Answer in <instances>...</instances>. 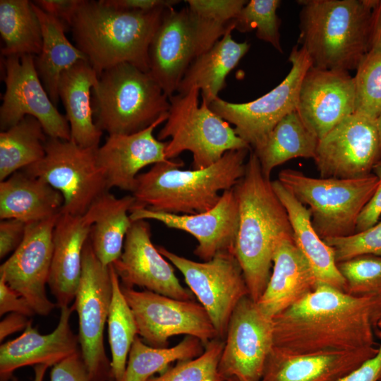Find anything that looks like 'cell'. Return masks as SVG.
<instances>
[{
	"instance_id": "6da1fadb",
	"label": "cell",
	"mask_w": 381,
	"mask_h": 381,
	"mask_svg": "<svg viewBox=\"0 0 381 381\" xmlns=\"http://www.w3.org/2000/svg\"><path fill=\"white\" fill-rule=\"evenodd\" d=\"M375 298L318 284L273 318L274 346L294 353L377 347L370 318Z\"/></svg>"
},
{
	"instance_id": "7a4b0ae2",
	"label": "cell",
	"mask_w": 381,
	"mask_h": 381,
	"mask_svg": "<svg viewBox=\"0 0 381 381\" xmlns=\"http://www.w3.org/2000/svg\"><path fill=\"white\" fill-rule=\"evenodd\" d=\"M234 190L239 210L234 254L242 269L249 296L257 302L270 279L276 245L281 238L293 236L292 229L272 181L262 174L253 150L244 175Z\"/></svg>"
},
{
	"instance_id": "3957f363",
	"label": "cell",
	"mask_w": 381,
	"mask_h": 381,
	"mask_svg": "<svg viewBox=\"0 0 381 381\" xmlns=\"http://www.w3.org/2000/svg\"><path fill=\"white\" fill-rule=\"evenodd\" d=\"M250 150L226 152L203 169H181L182 160L155 164L136 179L132 195L134 207L176 214H194L214 207L222 193L233 188L243 177Z\"/></svg>"
},
{
	"instance_id": "277c9868",
	"label": "cell",
	"mask_w": 381,
	"mask_h": 381,
	"mask_svg": "<svg viewBox=\"0 0 381 381\" xmlns=\"http://www.w3.org/2000/svg\"><path fill=\"white\" fill-rule=\"evenodd\" d=\"M166 8L128 11L81 0L70 27L98 75L123 63L148 72L149 47Z\"/></svg>"
},
{
	"instance_id": "5b68a950",
	"label": "cell",
	"mask_w": 381,
	"mask_h": 381,
	"mask_svg": "<svg viewBox=\"0 0 381 381\" xmlns=\"http://www.w3.org/2000/svg\"><path fill=\"white\" fill-rule=\"evenodd\" d=\"M298 42L312 66L349 72L369 51L373 0H302Z\"/></svg>"
},
{
	"instance_id": "8992f818",
	"label": "cell",
	"mask_w": 381,
	"mask_h": 381,
	"mask_svg": "<svg viewBox=\"0 0 381 381\" xmlns=\"http://www.w3.org/2000/svg\"><path fill=\"white\" fill-rule=\"evenodd\" d=\"M92 92L95 123L109 135L142 131L170 107L169 97L149 72L128 63L104 71Z\"/></svg>"
},
{
	"instance_id": "52a82bcc",
	"label": "cell",
	"mask_w": 381,
	"mask_h": 381,
	"mask_svg": "<svg viewBox=\"0 0 381 381\" xmlns=\"http://www.w3.org/2000/svg\"><path fill=\"white\" fill-rule=\"evenodd\" d=\"M277 180L308 206L322 239L356 233L358 216L380 181L374 173L356 179L314 178L291 169L282 170Z\"/></svg>"
},
{
	"instance_id": "ba28073f",
	"label": "cell",
	"mask_w": 381,
	"mask_h": 381,
	"mask_svg": "<svg viewBox=\"0 0 381 381\" xmlns=\"http://www.w3.org/2000/svg\"><path fill=\"white\" fill-rule=\"evenodd\" d=\"M200 89L193 87L185 94L169 97L170 107L164 126L157 135L159 140L167 138L166 158L174 159L184 151L193 155V168H206L230 150L248 149L250 146L241 138L234 128L212 111L202 101Z\"/></svg>"
},
{
	"instance_id": "9c48e42d",
	"label": "cell",
	"mask_w": 381,
	"mask_h": 381,
	"mask_svg": "<svg viewBox=\"0 0 381 381\" xmlns=\"http://www.w3.org/2000/svg\"><path fill=\"white\" fill-rule=\"evenodd\" d=\"M97 148L48 137L44 157L23 171L45 180L61 193V213L83 215L97 198L108 191L105 176L97 162Z\"/></svg>"
},
{
	"instance_id": "30bf717a",
	"label": "cell",
	"mask_w": 381,
	"mask_h": 381,
	"mask_svg": "<svg viewBox=\"0 0 381 381\" xmlns=\"http://www.w3.org/2000/svg\"><path fill=\"white\" fill-rule=\"evenodd\" d=\"M111 296L109 265L98 260L88 238L83 248L81 277L73 306L78 315L80 355L89 381H114L104 345Z\"/></svg>"
},
{
	"instance_id": "8fae6325",
	"label": "cell",
	"mask_w": 381,
	"mask_h": 381,
	"mask_svg": "<svg viewBox=\"0 0 381 381\" xmlns=\"http://www.w3.org/2000/svg\"><path fill=\"white\" fill-rule=\"evenodd\" d=\"M156 247L183 274L190 291L207 311L218 338L225 340L233 311L243 298L249 296L242 269L234 253L223 251L210 260L197 262L162 246Z\"/></svg>"
},
{
	"instance_id": "7c38bea8",
	"label": "cell",
	"mask_w": 381,
	"mask_h": 381,
	"mask_svg": "<svg viewBox=\"0 0 381 381\" xmlns=\"http://www.w3.org/2000/svg\"><path fill=\"white\" fill-rule=\"evenodd\" d=\"M289 61L291 68L284 79L271 91L246 103H232L219 97L209 106L219 116L234 126L236 134L254 150L274 127L296 111L303 79L312 66L303 47L294 46Z\"/></svg>"
},
{
	"instance_id": "4fadbf2b",
	"label": "cell",
	"mask_w": 381,
	"mask_h": 381,
	"mask_svg": "<svg viewBox=\"0 0 381 381\" xmlns=\"http://www.w3.org/2000/svg\"><path fill=\"white\" fill-rule=\"evenodd\" d=\"M121 290L135 319L138 334L155 348H167L169 339L185 334L205 346L218 338L205 309L193 300L183 301L148 290L137 291L121 284Z\"/></svg>"
},
{
	"instance_id": "5bb4252c",
	"label": "cell",
	"mask_w": 381,
	"mask_h": 381,
	"mask_svg": "<svg viewBox=\"0 0 381 381\" xmlns=\"http://www.w3.org/2000/svg\"><path fill=\"white\" fill-rule=\"evenodd\" d=\"M273 347V318L246 296L231 316L219 373L224 380L234 377L239 381H260Z\"/></svg>"
},
{
	"instance_id": "9a60e30c",
	"label": "cell",
	"mask_w": 381,
	"mask_h": 381,
	"mask_svg": "<svg viewBox=\"0 0 381 381\" xmlns=\"http://www.w3.org/2000/svg\"><path fill=\"white\" fill-rule=\"evenodd\" d=\"M380 159L376 119L355 112L319 140L313 159L322 178L356 179L372 174Z\"/></svg>"
},
{
	"instance_id": "2e32d148",
	"label": "cell",
	"mask_w": 381,
	"mask_h": 381,
	"mask_svg": "<svg viewBox=\"0 0 381 381\" xmlns=\"http://www.w3.org/2000/svg\"><path fill=\"white\" fill-rule=\"evenodd\" d=\"M5 68L6 91L0 107L1 131L32 116L40 121L48 137L71 140L68 121L45 90L35 66V56H7Z\"/></svg>"
},
{
	"instance_id": "e0dca14e",
	"label": "cell",
	"mask_w": 381,
	"mask_h": 381,
	"mask_svg": "<svg viewBox=\"0 0 381 381\" xmlns=\"http://www.w3.org/2000/svg\"><path fill=\"white\" fill-rule=\"evenodd\" d=\"M59 214L27 224L23 241L0 266V277L25 298L35 314L48 315L57 306L46 293L53 256V231Z\"/></svg>"
},
{
	"instance_id": "ac0fdd59",
	"label": "cell",
	"mask_w": 381,
	"mask_h": 381,
	"mask_svg": "<svg viewBox=\"0 0 381 381\" xmlns=\"http://www.w3.org/2000/svg\"><path fill=\"white\" fill-rule=\"evenodd\" d=\"M112 265L126 287L138 286L179 300L193 298V293L181 284L172 264L153 245L145 220L132 222L122 254Z\"/></svg>"
},
{
	"instance_id": "d6986e66",
	"label": "cell",
	"mask_w": 381,
	"mask_h": 381,
	"mask_svg": "<svg viewBox=\"0 0 381 381\" xmlns=\"http://www.w3.org/2000/svg\"><path fill=\"white\" fill-rule=\"evenodd\" d=\"M133 221L153 219L166 226L186 231L198 241L194 253L203 261L223 251L234 253L239 222V210L234 188L224 191L210 210L194 214H176L143 207L130 210Z\"/></svg>"
},
{
	"instance_id": "ffe728a7",
	"label": "cell",
	"mask_w": 381,
	"mask_h": 381,
	"mask_svg": "<svg viewBox=\"0 0 381 381\" xmlns=\"http://www.w3.org/2000/svg\"><path fill=\"white\" fill-rule=\"evenodd\" d=\"M296 111L320 140L355 113L353 77L349 72L311 66L303 79Z\"/></svg>"
},
{
	"instance_id": "44dd1931",
	"label": "cell",
	"mask_w": 381,
	"mask_h": 381,
	"mask_svg": "<svg viewBox=\"0 0 381 381\" xmlns=\"http://www.w3.org/2000/svg\"><path fill=\"white\" fill-rule=\"evenodd\" d=\"M199 56L197 36L188 7L167 8L148 51L149 73L169 97Z\"/></svg>"
},
{
	"instance_id": "7402d4cb",
	"label": "cell",
	"mask_w": 381,
	"mask_h": 381,
	"mask_svg": "<svg viewBox=\"0 0 381 381\" xmlns=\"http://www.w3.org/2000/svg\"><path fill=\"white\" fill-rule=\"evenodd\" d=\"M168 113L149 127L131 134L109 135L106 142L96 150L97 162L106 179L108 190L134 189L139 171L144 167L167 162V142L156 138L153 132L167 121Z\"/></svg>"
},
{
	"instance_id": "603a6c76",
	"label": "cell",
	"mask_w": 381,
	"mask_h": 381,
	"mask_svg": "<svg viewBox=\"0 0 381 381\" xmlns=\"http://www.w3.org/2000/svg\"><path fill=\"white\" fill-rule=\"evenodd\" d=\"M60 309L59 322L51 333L41 334L30 320L20 336L1 345L0 376L3 381L18 368L42 364L54 366L80 352L78 335L70 326L74 308Z\"/></svg>"
},
{
	"instance_id": "cb8c5ba5",
	"label": "cell",
	"mask_w": 381,
	"mask_h": 381,
	"mask_svg": "<svg viewBox=\"0 0 381 381\" xmlns=\"http://www.w3.org/2000/svg\"><path fill=\"white\" fill-rule=\"evenodd\" d=\"M379 348L294 353L274 346L260 381H337L374 357Z\"/></svg>"
},
{
	"instance_id": "d4e9b609",
	"label": "cell",
	"mask_w": 381,
	"mask_h": 381,
	"mask_svg": "<svg viewBox=\"0 0 381 381\" xmlns=\"http://www.w3.org/2000/svg\"><path fill=\"white\" fill-rule=\"evenodd\" d=\"M92 225L83 215L60 213L53 231V256L48 285L57 307L75 299L82 272L83 253Z\"/></svg>"
},
{
	"instance_id": "484cf974",
	"label": "cell",
	"mask_w": 381,
	"mask_h": 381,
	"mask_svg": "<svg viewBox=\"0 0 381 381\" xmlns=\"http://www.w3.org/2000/svg\"><path fill=\"white\" fill-rule=\"evenodd\" d=\"M318 284L311 267L296 246L293 236H284L276 245L270 279L256 303L273 318L314 290Z\"/></svg>"
},
{
	"instance_id": "4316f807",
	"label": "cell",
	"mask_w": 381,
	"mask_h": 381,
	"mask_svg": "<svg viewBox=\"0 0 381 381\" xmlns=\"http://www.w3.org/2000/svg\"><path fill=\"white\" fill-rule=\"evenodd\" d=\"M272 184L288 214L294 241L311 267L318 284L345 291L346 282L338 269L334 251L315 231L307 207L278 180L272 181Z\"/></svg>"
},
{
	"instance_id": "83f0119b",
	"label": "cell",
	"mask_w": 381,
	"mask_h": 381,
	"mask_svg": "<svg viewBox=\"0 0 381 381\" xmlns=\"http://www.w3.org/2000/svg\"><path fill=\"white\" fill-rule=\"evenodd\" d=\"M61 193L45 180L16 171L0 182V219L38 222L61 213Z\"/></svg>"
},
{
	"instance_id": "f1b7e54d",
	"label": "cell",
	"mask_w": 381,
	"mask_h": 381,
	"mask_svg": "<svg viewBox=\"0 0 381 381\" xmlns=\"http://www.w3.org/2000/svg\"><path fill=\"white\" fill-rule=\"evenodd\" d=\"M98 74L87 61H80L61 75L58 93L70 123L71 140L85 148H97L102 131L96 126L90 94Z\"/></svg>"
},
{
	"instance_id": "f546056e",
	"label": "cell",
	"mask_w": 381,
	"mask_h": 381,
	"mask_svg": "<svg viewBox=\"0 0 381 381\" xmlns=\"http://www.w3.org/2000/svg\"><path fill=\"white\" fill-rule=\"evenodd\" d=\"M135 201L132 195L119 198L107 191L84 214L92 225L89 238L92 249L104 265L113 264L122 254Z\"/></svg>"
},
{
	"instance_id": "4dcf8cb0",
	"label": "cell",
	"mask_w": 381,
	"mask_h": 381,
	"mask_svg": "<svg viewBox=\"0 0 381 381\" xmlns=\"http://www.w3.org/2000/svg\"><path fill=\"white\" fill-rule=\"evenodd\" d=\"M247 42H238L229 32L208 50L196 57L186 70L177 89L185 94L193 87L201 91L202 101L208 106L226 86V78L248 52Z\"/></svg>"
},
{
	"instance_id": "1f68e13d",
	"label": "cell",
	"mask_w": 381,
	"mask_h": 381,
	"mask_svg": "<svg viewBox=\"0 0 381 381\" xmlns=\"http://www.w3.org/2000/svg\"><path fill=\"white\" fill-rule=\"evenodd\" d=\"M32 5L42 34V50L35 57V66L51 100L56 106L59 99L58 85L61 74L78 61L87 59L66 37L67 25L65 23L45 13L33 2Z\"/></svg>"
},
{
	"instance_id": "d6a6232c",
	"label": "cell",
	"mask_w": 381,
	"mask_h": 381,
	"mask_svg": "<svg viewBox=\"0 0 381 381\" xmlns=\"http://www.w3.org/2000/svg\"><path fill=\"white\" fill-rule=\"evenodd\" d=\"M318 142L294 111L284 116L253 151L258 158L262 174L270 179L276 167L291 159H314Z\"/></svg>"
},
{
	"instance_id": "836d02e7",
	"label": "cell",
	"mask_w": 381,
	"mask_h": 381,
	"mask_svg": "<svg viewBox=\"0 0 381 381\" xmlns=\"http://www.w3.org/2000/svg\"><path fill=\"white\" fill-rule=\"evenodd\" d=\"M0 33L4 42L1 52L6 57L38 55L42 50L41 25L32 1L1 0Z\"/></svg>"
},
{
	"instance_id": "e575fe53",
	"label": "cell",
	"mask_w": 381,
	"mask_h": 381,
	"mask_svg": "<svg viewBox=\"0 0 381 381\" xmlns=\"http://www.w3.org/2000/svg\"><path fill=\"white\" fill-rule=\"evenodd\" d=\"M40 121L26 116L0 133V181L39 161L45 155L47 138Z\"/></svg>"
},
{
	"instance_id": "d590c367",
	"label": "cell",
	"mask_w": 381,
	"mask_h": 381,
	"mask_svg": "<svg viewBox=\"0 0 381 381\" xmlns=\"http://www.w3.org/2000/svg\"><path fill=\"white\" fill-rule=\"evenodd\" d=\"M204 351L203 343L192 336H186L179 344L170 348L150 346L136 336L120 381H147L156 373L165 371L171 363L195 358Z\"/></svg>"
},
{
	"instance_id": "8d00e7d4",
	"label": "cell",
	"mask_w": 381,
	"mask_h": 381,
	"mask_svg": "<svg viewBox=\"0 0 381 381\" xmlns=\"http://www.w3.org/2000/svg\"><path fill=\"white\" fill-rule=\"evenodd\" d=\"M109 267L112 296L107 324L111 374L114 381H120L126 370L132 344L138 334L135 317L121 290L119 277L112 264Z\"/></svg>"
},
{
	"instance_id": "74e56055",
	"label": "cell",
	"mask_w": 381,
	"mask_h": 381,
	"mask_svg": "<svg viewBox=\"0 0 381 381\" xmlns=\"http://www.w3.org/2000/svg\"><path fill=\"white\" fill-rule=\"evenodd\" d=\"M248 1L188 0V9L197 35L199 55L234 30L233 20Z\"/></svg>"
},
{
	"instance_id": "f35d334b",
	"label": "cell",
	"mask_w": 381,
	"mask_h": 381,
	"mask_svg": "<svg viewBox=\"0 0 381 381\" xmlns=\"http://www.w3.org/2000/svg\"><path fill=\"white\" fill-rule=\"evenodd\" d=\"M281 1L279 0L248 1L233 20L234 29L241 32L255 30L258 39L270 43L282 53L280 19L277 13Z\"/></svg>"
},
{
	"instance_id": "ab89813d",
	"label": "cell",
	"mask_w": 381,
	"mask_h": 381,
	"mask_svg": "<svg viewBox=\"0 0 381 381\" xmlns=\"http://www.w3.org/2000/svg\"><path fill=\"white\" fill-rule=\"evenodd\" d=\"M224 346V340L217 338L205 346L199 356L178 361L157 377L147 381H224L218 366Z\"/></svg>"
},
{
	"instance_id": "60d3db41",
	"label": "cell",
	"mask_w": 381,
	"mask_h": 381,
	"mask_svg": "<svg viewBox=\"0 0 381 381\" xmlns=\"http://www.w3.org/2000/svg\"><path fill=\"white\" fill-rule=\"evenodd\" d=\"M356 70L355 112L376 119L381 114V52L369 51Z\"/></svg>"
},
{
	"instance_id": "b9f144b4",
	"label": "cell",
	"mask_w": 381,
	"mask_h": 381,
	"mask_svg": "<svg viewBox=\"0 0 381 381\" xmlns=\"http://www.w3.org/2000/svg\"><path fill=\"white\" fill-rule=\"evenodd\" d=\"M347 294L358 297L381 296V256L365 255L337 263Z\"/></svg>"
},
{
	"instance_id": "7bdbcfd3",
	"label": "cell",
	"mask_w": 381,
	"mask_h": 381,
	"mask_svg": "<svg viewBox=\"0 0 381 381\" xmlns=\"http://www.w3.org/2000/svg\"><path fill=\"white\" fill-rule=\"evenodd\" d=\"M323 240L332 248L337 263L365 255L381 256V222L350 236Z\"/></svg>"
},
{
	"instance_id": "ee69618b",
	"label": "cell",
	"mask_w": 381,
	"mask_h": 381,
	"mask_svg": "<svg viewBox=\"0 0 381 381\" xmlns=\"http://www.w3.org/2000/svg\"><path fill=\"white\" fill-rule=\"evenodd\" d=\"M27 224L16 219L0 222V258L13 253L23 240Z\"/></svg>"
},
{
	"instance_id": "f6af8a7d",
	"label": "cell",
	"mask_w": 381,
	"mask_h": 381,
	"mask_svg": "<svg viewBox=\"0 0 381 381\" xmlns=\"http://www.w3.org/2000/svg\"><path fill=\"white\" fill-rule=\"evenodd\" d=\"M50 381H89L80 352L54 365L51 370Z\"/></svg>"
},
{
	"instance_id": "bcb514c9",
	"label": "cell",
	"mask_w": 381,
	"mask_h": 381,
	"mask_svg": "<svg viewBox=\"0 0 381 381\" xmlns=\"http://www.w3.org/2000/svg\"><path fill=\"white\" fill-rule=\"evenodd\" d=\"M373 172L378 177L379 184L358 216L356 232L374 226L381 216V162L375 166Z\"/></svg>"
},
{
	"instance_id": "7dc6e473",
	"label": "cell",
	"mask_w": 381,
	"mask_h": 381,
	"mask_svg": "<svg viewBox=\"0 0 381 381\" xmlns=\"http://www.w3.org/2000/svg\"><path fill=\"white\" fill-rule=\"evenodd\" d=\"M16 313L27 317L35 314L28 302L12 289L0 277V315Z\"/></svg>"
},
{
	"instance_id": "c3c4849f",
	"label": "cell",
	"mask_w": 381,
	"mask_h": 381,
	"mask_svg": "<svg viewBox=\"0 0 381 381\" xmlns=\"http://www.w3.org/2000/svg\"><path fill=\"white\" fill-rule=\"evenodd\" d=\"M81 0H37L32 1L45 13L70 26Z\"/></svg>"
},
{
	"instance_id": "681fc988",
	"label": "cell",
	"mask_w": 381,
	"mask_h": 381,
	"mask_svg": "<svg viewBox=\"0 0 381 381\" xmlns=\"http://www.w3.org/2000/svg\"><path fill=\"white\" fill-rule=\"evenodd\" d=\"M106 6L128 11H151L159 8L173 7L177 0H100Z\"/></svg>"
},
{
	"instance_id": "f907efd6",
	"label": "cell",
	"mask_w": 381,
	"mask_h": 381,
	"mask_svg": "<svg viewBox=\"0 0 381 381\" xmlns=\"http://www.w3.org/2000/svg\"><path fill=\"white\" fill-rule=\"evenodd\" d=\"M381 374V345L378 353L337 381H378Z\"/></svg>"
},
{
	"instance_id": "816d5d0a",
	"label": "cell",
	"mask_w": 381,
	"mask_h": 381,
	"mask_svg": "<svg viewBox=\"0 0 381 381\" xmlns=\"http://www.w3.org/2000/svg\"><path fill=\"white\" fill-rule=\"evenodd\" d=\"M369 51L381 52V0H373Z\"/></svg>"
},
{
	"instance_id": "f5cc1de1",
	"label": "cell",
	"mask_w": 381,
	"mask_h": 381,
	"mask_svg": "<svg viewBox=\"0 0 381 381\" xmlns=\"http://www.w3.org/2000/svg\"><path fill=\"white\" fill-rule=\"evenodd\" d=\"M28 317L16 313H9L0 322V341H2L6 337L25 329L30 320Z\"/></svg>"
},
{
	"instance_id": "db71d44e",
	"label": "cell",
	"mask_w": 381,
	"mask_h": 381,
	"mask_svg": "<svg viewBox=\"0 0 381 381\" xmlns=\"http://www.w3.org/2000/svg\"><path fill=\"white\" fill-rule=\"evenodd\" d=\"M370 318L374 334L381 340V296L375 298Z\"/></svg>"
},
{
	"instance_id": "11a10c76",
	"label": "cell",
	"mask_w": 381,
	"mask_h": 381,
	"mask_svg": "<svg viewBox=\"0 0 381 381\" xmlns=\"http://www.w3.org/2000/svg\"><path fill=\"white\" fill-rule=\"evenodd\" d=\"M49 367L47 365L42 364L35 365V377L33 381H43L45 373Z\"/></svg>"
},
{
	"instance_id": "9f6ffc18",
	"label": "cell",
	"mask_w": 381,
	"mask_h": 381,
	"mask_svg": "<svg viewBox=\"0 0 381 381\" xmlns=\"http://www.w3.org/2000/svg\"><path fill=\"white\" fill-rule=\"evenodd\" d=\"M376 123L379 131L380 140V147H381V114L377 117Z\"/></svg>"
},
{
	"instance_id": "6f0895ef",
	"label": "cell",
	"mask_w": 381,
	"mask_h": 381,
	"mask_svg": "<svg viewBox=\"0 0 381 381\" xmlns=\"http://www.w3.org/2000/svg\"><path fill=\"white\" fill-rule=\"evenodd\" d=\"M224 381H239V380H237L236 378L231 377V378H228V379L225 380Z\"/></svg>"
},
{
	"instance_id": "680465c9",
	"label": "cell",
	"mask_w": 381,
	"mask_h": 381,
	"mask_svg": "<svg viewBox=\"0 0 381 381\" xmlns=\"http://www.w3.org/2000/svg\"><path fill=\"white\" fill-rule=\"evenodd\" d=\"M378 381H381V374H380V376L379 377V380Z\"/></svg>"
},
{
	"instance_id": "91938a15",
	"label": "cell",
	"mask_w": 381,
	"mask_h": 381,
	"mask_svg": "<svg viewBox=\"0 0 381 381\" xmlns=\"http://www.w3.org/2000/svg\"><path fill=\"white\" fill-rule=\"evenodd\" d=\"M381 162V159H380V162Z\"/></svg>"
}]
</instances>
